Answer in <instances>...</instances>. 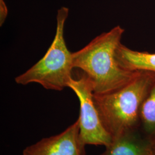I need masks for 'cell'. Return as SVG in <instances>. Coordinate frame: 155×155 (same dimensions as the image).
Here are the masks:
<instances>
[{"label":"cell","mask_w":155,"mask_h":155,"mask_svg":"<svg viewBox=\"0 0 155 155\" xmlns=\"http://www.w3.org/2000/svg\"><path fill=\"white\" fill-rule=\"evenodd\" d=\"M125 29L117 25L95 37L82 49L72 52V66L81 70L94 94L110 93L129 83L139 71L123 69L116 52Z\"/></svg>","instance_id":"cell-1"},{"label":"cell","mask_w":155,"mask_h":155,"mask_svg":"<svg viewBox=\"0 0 155 155\" xmlns=\"http://www.w3.org/2000/svg\"><path fill=\"white\" fill-rule=\"evenodd\" d=\"M69 9L62 6L56 16L54 39L45 55L27 71L15 78L18 84L39 83L47 90L61 91L72 79V52L67 47L64 32Z\"/></svg>","instance_id":"cell-3"},{"label":"cell","mask_w":155,"mask_h":155,"mask_svg":"<svg viewBox=\"0 0 155 155\" xmlns=\"http://www.w3.org/2000/svg\"><path fill=\"white\" fill-rule=\"evenodd\" d=\"M152 151V144L138 130L113 138L101 155H150Z\"/></svg>","instance_id":"cell-6"},{"label":"cell","mask_w":155,"mask_h":155,"mask_svg":"<svg viewBox=\"0 0 155 155\" xmlns=\"http://www.w3.org/2000/svg\"><path fill=\"white\" fill-rule=\"evenodd\" d=\"M140 130L152 145L155 143V82L141 106Z\"/></svg>","instance_id":"cell-8"},{"label":"cell","mask_w":155,"mask_h":155,"mask_svg":"<svg viewBox=\"0 0 155 155\" xmlns=\"http://www.w3.org/2000/svg\"><path fill=\"white\" fill-rule=\"evenodd\" d=\"M155 82L154 72L139 71L121 87L106 94H94L101 121L112 139L140 130L141 106Z\"/></svg>","instance_id":"cell-2"},{"label":"cell","mask_w":155,"mask_h":155,"mask_svg":"<svg viewBox=\"0 0 155 155\" xmlns=\"http://www.w3.org/2000/svg\"><path fill=\"white\" fill-rule=\"evenodd\" d=\"M68 87L75 93L79 101V138L82 148L84 149L86 145L108 146L112 137L101 121L94 103V93L86 77L82 74L78 79L72 78Z\"/></svg>","instance_id":"cell-4"},{"label":"cell","mask_w":155,"mask_h":155,"mask_svg":"<svg viewBox=\"0 0 155 155\" xmlns=\"http://www.w3.org/2000/svg\"><path fill=\"white\" fill-rule=\"evenodd\" d=\"M79 120L61 133L25 148L22 155H84L79 138Z\"/></svg>","instance_id":"cell-5"},{"label":"cell","mask_w":155,"mask_h":155,"mask_svg":"<svg viewBox=\"0 0 155 155\" xmlns=\"http://www.w3.org/2000/svg\"><path fill=\"white\" fill-rule=\"evenodd\" d=\"M116 56L119 65L125 70L155 73V53L131 50L121 43Z\"/></svg>","instance_id":"cell-7"},{"label":"cell","mask_w":155,"mask_h":155,"mask_svg":"<svg viewBox=\"0 0 155 155\" xmlns=\"http://www.w3.org/2000/svg\"><path fill=\"white\" fill-rule=\"evenodd\" d=\"M150 155H153V152H152V153H151V154H150Z\"/></svg>","instance_id":"cell-11"},{"label":"cell","mask_w":155,"mask_h":155,"mask_svg":"<svg viewBox=\"0 0 155 155\" xmlns=\"http://www.w3.org/2000/svg\"><path fill=\"white\" fill-rule=\"evenodd\" d=\"M8 8L4 0H0V25L1 27L5 22L8 16Z\"/></svg>","instance_id":"cell-9"},{"label":"cell","mask_w":155,"mask_h":155,"mask_svg":"<svg viewBox=\"0 0 155 155\" xmlns=\"http://www.w3.org/2000/svg\"><path fill=\"white\" fill-rule=\"evenodd\" d=\"M152 152L153 155H155V143L152 145Z\"/></svg>","instance_id":"cell-10"}]
</instances>
